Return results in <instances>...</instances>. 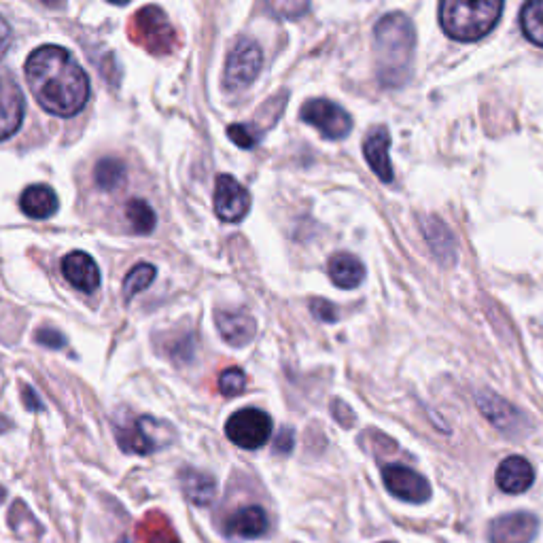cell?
I'll list each match as a JSON object with an SVG mask.
<instances>
[{
	"label": "cell",
	"instance_id": "1",
	"mask_svg": "<svg viewBox=\"0 0 543 543\" xmlns=\"http://www.w3.org/2000/svg\"><path fill=\"white\" fill-rule=\"evenodd\" d=\"M30 92L41 107L58 117H73L90 100V79L60 45H43L24 66Z\"/></svg>",
	"mask_w": 543,
	"mask_h": 543
},
{
	"label": "cell",
	"instance_id": "2",
	"mask_svg": "<svg viewBox=\"0 0 543 543\" xmlns=\"http://www.w3.org/2000/svg\"><path fill=\"white\" fill-rule=\"evenodd\" d=\"M376 70L384 87H401L408 77L416 47V32L404 13H389L374 28Z\"/></svg>",
	"mask_w": 543,
	"mask_h": 543
},
{
	"label": "cell",
	"instance_id": "3",
	"mask_svg": "<svg viewBox=\"0 0 543 543\" xmlns=\"http://www.w3.org/2000/svg\"><path fill=\"white\" fill-rule=\"evenodd\" d=\"M503 13V0H442L440 24L450 39L474 43L493 30Z\"/></svg>",
	"mask_w": 543,
	"mask_h": 543
},
{
	"label": "cell",
	"instance_id": "4",
	"mask_svg": "<svg viewBox=\"0 0 543 543\" xmlns=\"http://www.w3.org/2000/svg\"><path fill=\"white\" fill-rule=\"evenodd\" d=\"M117 444L124 452L130 454H153L172 444L174 429L166 423V420H157L153 416H138L130 425L115 427Z\"/></svg>",
	"mask_w": 543,
	"mask_h": 543
},
{
	"label": "cell",
	"instance_id": "5",
	"mask_svg": "<svg viewBox=\"0 0 543 543\" xmlns=\"http://www.w3.org/2000/svg\"><path fill=\"white\" fill-rule=\"evenodd\" d=\"M130 34L153 56H168L177 47V32L170 26L168 15L155 5L143 7L134 15Z\"/></svg>",
	"mask_w": 543,
	"mask_h": 543
},
{
	"label": "cell",
	"instance_id": "6",
	"mask_svg": "<svg viewBox=\"0 0 543 543\" xmlns=\"http://www.w3.org/2000/svg\"><path fill=\"white\" fill-rule=\"evenodd\" d=\"M264 68V51L251 39H240L227 54L223 85L230 92H240L249 87Z\"/></svg>",
	"mask_w": 543,
	"mask_h": 543
},
{
	"label": "cell",
	"instance_id": "7",
	"mask_svg": "<svg viewBox=\"0 0 543 543\" xmlns=\"http://www.w3.org/2000/svg\"><path fill=\"white\" fill-rule=\"evenodd\" d=\"M225 435L238 448L257 450L268 444L272 435V418L264 410L244 408L234 412L225 423Z\"/></svg>",
	"mask_w": 543,
	"mask_h": 543
},
{
	"label": "cell",
	"instance_id": "8",
	"mask_svg": "<svg viewBox=\"0 0 543 543\" xmlns=\"http://www.w3.org/2000/svg\"><path fill=\"white\" fill-rule=\"evenodd\" d=\"M302 119L329 140H342L353 130V119H350V115L340 104L325 98L308 100L302 107Z\"/></svg>",
	"mask_w": 543,
	"mask_h": 543
},
{
	"label": "cell",
	"instance_id": "9",
	"mask_svg": "<svg viewBox=\"0 0 543 543\" xmlns=\"http://www.w3.org/2000/svg\"><path fill=\"white\" fill-rule=\"evenodd\" d=\"M382 480L389 493L401 501L425 503L431 499V484L406 465H387L382 469Z\"/></svg>",
	"mask_w": 543,
	"mask_h": 543
},
{
	"label": "cell",
	"instance_id": "10",
	"mask_svg": "<svg viewBox=\"0 0 543 543\" xmlns=\"http://www.w3.org/2000/svg\"><path fill=\"white\" fill-rule=\"evenodd\" d=\"M251 208V196L232 174H219L215 183V213L221 221H242Z\"/></svg>",
	"mask_w": 543,
	"mask_h": 543
},
{
	"label": "cell",
	"instance_id": "11",
	"mask_svg": "<svg viewBox=\"0 0 543 543\" xmlns=\"http://www.w3.org/2000/svg\"><path fill=\"white\" fill-rule=\"evenodd\" d=\"M539 533V520L529 512L503 514L490 522V543H533Z\"/></svg>",
	"mask_w": 543,
	"mask_h": 543
},
{
	"label": "cell",
	"instance_id": "12",
	"mask_svg": "<svg viewBox=\"0 0 543 543\" xmlns=\"http://www.w3.org/2000/svg\"><path fill=\"white\" fill-rule=\"evenodd\" d=\"M26 100L22 87L9 75H0V140L11 138L22 128Z\"/></svg>",
	"mask_w": 543,
	"mask_h": 543
},
{
	"label": "cell",
	"instance_id": "13",
	"mask_svg": "<svg viewBox=\"0 0 543 543\" xmlns=\"http://www.w3.org/2000/svg\"><path fill=\"white\" fill-rule=\"evenodd\" d=\"M389 147H391V134L384 126L374 128L363 140L365 160L382 183H393V177H395L391 157H389Z\"/></svg>",
	"mask_w": 543,
	"mask_h": 543
},
{
	"label": "cell",
	"instance_id": "14",
	"mask_svg": "<svg viewBox=\"0 0 543 543\" xmlns=\"http://www.w3.org/2000/svg\"><path fill=\"white\" fill-rule=\"evenodd\" d=\"M215 323H217L221 338L234 348L247 346L257 334V321L251 317L249 312L217 310Z\"/></svg>",
	"mask_w": 543,
	"mask_h": 543
},
{
	"label": "cell",
	"instance_id": "15",
	"mask_svg": "<svg viewBox=\"0 0 543 543\" xmlns=\"http://www.w3.org/2000/svg\"><path fill=\"white\" fill-rule=\"evenodd\" d=\"M62 274L70 285L83 293H94L100 287L98 264L83 251H73L62 259Z\"/></svg>",
	"mask_w": 543,
	"mask_h": 543
},
{
	"label": "cell",
	"instance_id": "16",
	"mask_svg": "<svg viewBox=\"0 0 543 543\" xmlns=\"http://www.w3.org/2000/svg\"><path fill=\"white\" fill-rule=\"evenodd\" d=\"M535 482V469L533 465L514 454V457H507L497 467V486L507 495H522L533 486Z\"/></svg>",
	"mask_w": 543,
	"mask_h": 543
},
{
	"label": "cell",
	"instance_id": "17",
	"mask_svg": "<svg viewBox=\"0 0 543 543\" xmlns=\"http://www.w3.org/2000/svg\"><path fill=\"white\" fill-rule=\"evenodd\" d=\"M476 401L480 406V412L503 433L514 435L518 429L524 431V423H527V418H524L512 404H507L505 399H501L493 393H480L476 397Z\"/></svg>",
	"mask_w": 543,
	"mask_h": 543
},
{
	"label": "cell",
	"instance_id": "18",
	"mask_svg": "<svg viewBox=\"0 0 543 543\" xmlns=\"http://www.w3.org/2000/svg\"><path fill=\"white\" fill-rule=\"evenodd\" d=\"M268 514L264 507L249 505L238 510L230 520H227V533L238 539H257L268 533Z\"/></svg>",
	"mask_w": 543,
	"mask_h": 543
},
{
	"label": "cell",
	"instance_id": "19",
	"mask_svg": "<svg viewBox=\"0 0 543 543\" xmlns=\"http://www.w3.org/2000/svg\"><path fill=\"white\" fill-rule=\"evenodd\" d=\"M181 488L185 497L198 507L213 505V501L217 499V480L200 469H183Z\"/></svg>",
	"mask_w": 543,
	"mask_h": 543
},
{
	"label": "cell",
	"instance_id": "20",
	"mask_svg": "<svg viewBox=\"0 0 543 543\" xmlns=\"http://www.w3.org/2000/svg\"><path fill=\"white\" fill-rule=\"evenodd\" d=\"M20 208L30 219H49L58 213L60 202L49 185H30L20 198Z\"/></svg>",
	"mask_w": 543,
	"mask_h": 543
},
{
	"label": "cell",
	"instance_id": "21",
	"mask_svg": "<svg viewBox=\"0 0 543 543\" xmlns=\"http://www.w3.org/2000/svg\"><path fill=\"white\" fill-rule=\"evenodd\" d=\"M327 270L329 278L334 280V285L340 289H357L365 278L363 264L350 253H338L331 257Z\"/></svg>",
	"mask_w": 543,
	"mask_h": 543
},
{
	"label": "cell",
	"instance_id": "22",
	"mask_svg": "<svg viewBox=\"0 0 543 543\" xmlns=\"http://www.w3.org/2000/svg\"><path fill=\"white\" fill-rule=\"evenodd\" d=\"M423 225H425V236L431 244L435 257L440 261H446V264H452L454 257H457V251H454V240H452V234L448 232V227L433 217L425 219Z\"/></svg>",
	"mask_w": 543,
	"mask_h": 543
},
{
	"label": "cell",
	"instance_id": "23",
	"mask_svg": "<svg viewBox=\"0 0 543 543\" xmlns=\"http://www.w3.org/2000/svg\"><path fill=\"white\" fill-rule=\"evenodd\" d=\"M128 179V168L119 157H104L94 168V183L102 191H115Z\"/></svg>",
	"mask_w": 543,
	"mask_h": 543
},
{
	"label": "cell",
	"instance_id": "24",
	"mask_svg": "<svg viewBox=\"0 0 543 543\" xmlns=\"http://www.w3.org/2000/svg\"><path fill=\"white\" fill-rule=\"evenodd\" d=\"M520 26L524 37L543 47V0H529L520 11Z\"/></svg>",
	"mask_w": 543,
	"mask_h": 543
},
{
	"label": "cell",
	"instance_id": "25",
	"mask_svg": "<svg viewBox=\"0 0 543 543\" xmlns=\"http://www.w3.org/2000/svg\"><path fill=\"white\" fill-rule=\"evenodd\" d=\"M126 219L132 227V232L134 234H140V236H145V234H151L155 230V213H153V208L149 206V202L145 200H130L126 204Z\"/></svg>",
	"mask_w": 543,
	"mask_h": 543
},
{
	"label": "cell",
	"instance_id": "26",
	"mask_svg": "<svg viewBox=\"0 0 543 543\" xmlns=\"http://www.w3.org/2000/svg\"><path fill=\"white\" fill-rule=\"evenodd\" d=\"M155 274H157V270L151 264H138V266H134L130 270V274L126 276V280H124V297H126V302H132L140 291H145L147 287H151V283L155 280Z\"/></svg>",
	"mask_w": 543,
	"mask_h": 543
},
{
	"label": "cell",
	"instance_id": "27",
	"mask_svg": "<svg viewBox=\"0 0 543 543\" xmlns=\"http://www.w3.org/2000/svg\"><path fill=\"white\" fill-rule=\"evenodd\" d=\"M247 389V376L240 370V367H230L225 370L219 378V391L225 397H238Z\"/></svg>",
	"mask_w": 543,
	"mask_h": 543
},
{
	"label": "cell",
	"instance_id": "28",
	"mask_svg": "<svg viewBox=\"0 0 543 543\" xmlns=\"http://www.w3.org/2000/svg\"><path fill=\"white\" fill-rule=\"evenodd\" d=\"M310 0H268V9L278 17H300L308 11Z\"/></svg>",
	"mask_w": 543,
	"mask_h": 543
},
{
	"label": "cell",
	"instance_id": "29",
	"mask_svg": "<svg viewBox=\"0 0 543 543\" xmlns=\"http://www.w3.org/2000/svg\"><path fill=\"white\" fill-rule=\"evenodd\" d=\"M227 136H230L234 143L240 149H253L259 143V130L253 126H244V124H232L227 128Z\"/></svg>",
	"mask_w": 543,
	"mask_h": 543
},
{
	"label": "cell",
	"instance_id": "30",
	"mask_svg": "<svg viewBox=\"0 0 543 543\" xmlns=\"http://www.w3.org/2000/svg\"><path fill=\"white\" fill-rule=\"evenodd\" d=\"M310 312L323 323H336L338 321L336 306L331 302H327V300H312L310 302Z\"/></svg>",
	"mask_w": 543,
	"mask_h": 543
},
{
	"label": "cell",
	"instance_id": "31",
	"mask_svg": "<svg viewBox=\"0 0 543 543\" xmlns=\"http://www.w3.org/2000/svg\"><path fill=\"white\" fill-rule=\"evenodd\" d=\"M34 338H37L39 344H43V346H47V348H54V350L66 346V338L60 334V331L49 329V327L39 329V331H37V336H34Z\"/></svg>",
	"mask_w": 543,
	"mask_h": 543
},
{
	"label": "cell",
	"instance_id": "32",
	"mask_svg": "<svg viewBox=\"0 0 543 543\" xmlns=\"http://www.w3.org/2000/svg\"><path fill=\"white\" fill-rule=\"evenodd\" d=\"M293 444H295V433H293V429H289V427L280 429V433L276 435V442H274V452L289 454V452L293 450Z\"/></svg>",
	"mask_w": 543,
	"mask_h": 543
},
{
	"label": "cell",
	"instance_id": "33",
	"mask_svg": "<svg viewBox=\"0 0 543 543\" xmlns=\"http://www.w3.org/2000/svg\"><path fill=\"white\" fill-rule=\"evenodd\" d=\"M9 45H11V26L7 24L3 15H0V60L5 58Z\"/></svg>",
	"mask_w": 543,
	"mask_h": 543
},
{
	"label": "cell",
	"instance_id": "34",
	"mask_svg": "<svg viewBox=\"0 0 543 543\" xmlns=\"http://www.w3.org/2000/svg\"><path fill=\"white\" fill-rule=\"evenodd\" d=\"M22 399H24V404H26V408H28V410H34V412H37V410H43L41 399H39L37 395H34V391H32L30 387H26V389H24Z\"/></svg>",
	"mask_w": 543,
	"mask_h": 543
},
{
	"label": "cell",
	"instance_id": "35",
	"mask_svg": "<svg viewBox=\"0 0 543 543\" xmlns=\"http://www.w3.org/2000/svg\"><path fill=\"white\" fill-rule=\"evenodd\" d=\"M149 543H181V541L174 539L170 533H155V535H151Z\"/></svg>",
	"mask_w": 543,
	"mask_h": 543
},
{
	"label": "cell",
	"instance_id": "36",
	"mask_svg": "<svg viewBox=\"0 0 543 543\" xmlns=\"http://www.w3.org/2000/svg\"><path fill=\"white\" fill-rule=\"evenodd\" d=\"M7 429H9V420H7V418H3V416H0V433L7 431Z\"/></svg>",
	"mask_w": 543,
	"mask_h": 543
},
{
	"label": "cell",
	"instance_id": "37",
	"mask_svg": "<svg viewBox=\"0 0 543 543\" xmlns=\"http://www.w3.org/2000/svg\"><path fill=\"white\" fill-rule=\"evenodd\" d=\"M41 3L47 5V7H58V5H60V0H41Z\"/></svg>",
	"mask_w": 543,
	"mask_h": 543
},
{
	"label": "cell",
	"instance_id": "38",
	"mask_svg": "<svg viewBox=\"0 0 543 543\" xmlns=\"http://www.w3.org/2000/svg\"><path fill=\"white\" fill-rule=\"evenodd\" d=\"M113 5H128V0H109Z\"/></svg>",
	"mask_w": 543,
	"mask_h": 543
},
{
	"label": "cell",
	"instance_id": "39",
	"mask_svg": "<svg viewBox=\"0 0 543 543\" xmlns=\"http://www.w3.org/2000/svg\"><path fill=\"white\" fill-rule=\"evenodd\" d=\"M384 543H391V541H384Z\"/></svg>",
	"mask_w": 543,
	"mask_h": 543
}]
</instances>
